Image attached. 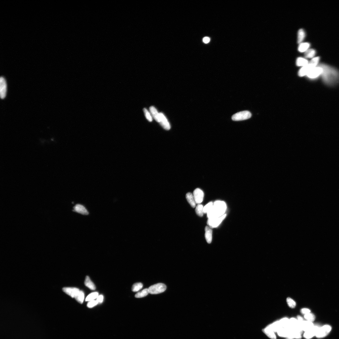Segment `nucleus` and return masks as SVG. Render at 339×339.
I'll list each match as a JSON object with an SVG mask.
<instances>
[{"label": "nucleus", "instance_id": "bb28decb", "mask_svg": "<svg viewBox=\"0 0 339 339\" xmlns=\"http://www.w3.org/2000/svg\"><path fill=\"white\" fill-rule=\"evenodd\" d=\"M316 53V51L314 49H310L308 50L305 52L304 56H305L306 58H312L315 56Z\"/></svg>", "mask_w": 339, "mask_h": 339}, {"label": "nucleus", "instance_id": "1a4fd4ad", "mask_svg": "<svg viewBox=\"0 0 339 339\" xmlns=\"http://www.w3.org/2000/svg\"><path fill=\"white\" fill-rule=\"evenodd\" d=\"M7 89L6 80L4 77H1L0 78V96L2 99H4L5 97Z\"/></svg>", "mask_w": 339, "mask_h": 339}, {"label": "nucleus", "instance_id": "ea45409f", "mask_svg": "<svg viewBox=\"0 0 339 339\" xmlns=\"http://www.w3.org/2000/svg\"><path fill=\"white\" fill-rule=\"evenodd\" d=\"M203 40L204 43H207L209 42L210 39L208 37H206L204 38Z\"/></svg>", "mask_w": 339, "mask_h": 339}, {"label": "nucleus", "instance_id": "39448f33", "mask_svg": "<svg viewBox=\"0 0 339 339\" xmlns=\"http://www.w3.org/2000/svg\"><path fill=\"white\" fill-rule=\"evenodd\" d=\"M226 216L227 215L225 214L219 218H209L207 222V225L211 228L217 227L225 219Z\"/></svg>", "mask_w": 339, "mask_h": 339}, {"label": "nucleus", "instance_id": "412c9836", "mask_svg": "<svg viewBox=\"0 0 339 339\" xmlns=\"http://www.w3.org/2000/svg\"><path fill=\"white\" fill-rule=\"evenodd\" d=\"M305 36V32L303 29H301L298 31L297 37L298 43L300 44L303 41Z\"/></svg>", "mask_w": 339, "mask_h": 339}, {"label": "nucleus", "instance_id": "9d476101", "mask_svg": "<svg viewBox=\"0 0 339 339\" xmlns=\"http://www.w3.org/2000/svg\"><path fill=\"white\" fill-rule=\"evenodd\" d=\"M322 72V69L319 66L315 67L312 68L307 75L309 78H311L318 77Z\"/></svg>", "mask_w": 339, "mask_h": 339}, {"label": "nucleus", "instance_id": "6ab92c4d", "mask_svg": "<svg viewBox=\"0 0 339 339\" xmlns=\"http://www.w3.org/2000/svg\"><path fill=\"white\" fill-rule=\"evenodd\" d=\"M186 198L188 203L193 208L196 206V203L195 200L193 195L191 193H188L186 195Z\"/></svg>", "mask_w": 339, "mask_h": 339}, {"label": "nucleus", "instance_id": "4468645a", "mask_svg": "<svg viewBox=\"0 0 339 339\" xmlns=\"http://www.w3.org/2000/svg\"><path fill=\"white\" fill-rule=\"evenodd\" d=\"M74 211L83 215H88L89 214L87 210L83 205L80 204H77L74 207Z\"/></svg>", "mask_w": 339, "mask_h": 339}, {"label": "nucleus", "instance_id": "aec40b11", "mask_svg": "<svg viewBox=\"0 0 339 339\" xmlns=\"http://www.w3.org/2000/svg\"><path fill=\"white\" fill-rule=\"evenodd\" d=\"M84 284L91 290H94L96 289V288L95 284L91 281L88 276H87L86 277L85 280L84 281Z\"/></svg>", "mask_w": 339, "mask_h": 339}, {"label": "nucleus", "instance_id": "ddd939ff", "mask_svg": "<svg viewBox=\"0 0 339 339\" xmlns=\"http://www.w3.org/2000/svg\"><path fill=\"white\" fill-rule=\"evenodd\" d=\"M320 327L317 325H314L310 331L304 332V337L307 339H310L316 336Z\"/></svg>", "mask_w": 339, "mask_h": 339}, {"label": "nucleus", "instance_id": "5701e85b", "mask_svg": "<svg viewBox=\"0 0 339 339\" xmlns=\"http://www.w3.org/2000/svg\"><path fill=\"white\" fill-rule=\"evenodd\" d=\"M308 64V61L305 58L299 57L297 58L296 61V64L298 66L303 67Z\"/></svg>", "mask_w": 339, "mask_h": 339}, {"label": "nucleus", "instance_id": "72a5a7b5", "mask_svg": "<svg viewBox=\"0 0 339 339\" xmlns=\"http://www.w3.org/2000/svg\"><path fill=\"white\" fill-rule=\"evenodd\" d=\"M213 205V203L212 202H210L207 204L203 208V213H207L212 208Z\"/></svg>", "mask_w": 339, "mask_h": 339}, {"label": "nucleus", "instance_id": "c756f323", "mask_svg": "<svg viewBox=\"0 0 339 339\" xmlns=\"http://www.w3.org/2000/svg\"><path fill=\"white\" fill-rule=\"evenodd\" d=\"M282 328H287L289 324V319L287 318H284L279 321Z\"/></svg>", "mask_w": 339, "mask_h": 339}, {"label": "nucleus", "instance_id": "423d86ee", "mask_svg": "<svg viewBox=\"0 0 339 339\" xmlns=\"http://www.w3.org/2000/svg\"><path fill=\"white\" fill-rule=\"evenodd\" d=\"M332 329L331 326L329 325H325L320 327L316 335L317 338H322L327 336L330 332Z\"/></svg>", "mask_w": 339, "mask_h": 339}, {"label": "nucleus", "instance_id": "f257e3e1", "mask_svg": "<svg viewBox=\"0 0 339 339\" xmlns=\"http://www.w3.org/2000/svg\"><path fill=\"white\" fill-rule=\"evenodd\" d=\"M319 66L322 69V79L325 84L334 86L339 82V72L336 69L325 64H320Z\"/></svg>", "mask_w": 339, "mask_h": 339}, {"label": "nucleus", "instance_id": "4be33fe9", "mask_svg": "<svg viewBox=\"0 0 339 339\" xmlns=\"http://www.w3.org/2000/svg\"><path fill=\"white\" fill-rule=\"evenodd\" d=\"M310 46V44L307 43H300L298 47V50L300 52H306L308 50Z\"/></svg>", "mask_w": 339, "mask_h": 339}, {"label": "nucleus", "instance_id": "7ed1b4c3", "mask_svg": "<svg viewBox=\"0 0 339 339\" xmlns=\"http://www.w3.org/2000/svg\"><path fill=\"white\" fill-rule=\"evenodd\" d=\"M252 116L251 113L247 111L240 112L236 113L232 116V120L234 121H240L247 120Z\"/></svg>", "mask_w": 339, "mask_h": 339}, {"label": "nucleus", "instance_id": "7c9ffc66", "mask_svg": "<svg viewBox=\"0 0 339 339\" xmlns=\"http://www.w3.org/2000/svg\"><path fill=\"white\" fill-rule=\"evenodd\" d=\"M143 287V285L141 282H137L133 285L132 288V290L133 292H136L139 291Z\"/></svg>", "mask_w": 339, "mask_h": 339}, {"label": "nucleus", "instance_id": "a878e982", "mask_svg": "<svg viewBox=\"0 0 339 339\" xmlns=\"http://www.w3.org/2000/svg\"><path fill=\"white\" fill-rule=\"evenodd\" d=\"M269 326L275 332H277L282 328L279 321H276Z\"/></svg>", "mask_w": 339, "mask_h": 339}, {"label": "nucleus", "instance_id": "c9c22d12", "mask_svg": "<svg viewBox=\"0 0 339 339\" xmlns=\"http://www.w3.org/2000/svg\"><path fill=\"white\" fill-rule=\"evenodd\" d=\"M143 111L144 114H145L146 117L148 120L150 122H152L153 120L149 112L145 108H144L143 109Z\"/></svg>", "mask_w": 339, "mask_h": 339}, {"label": "nucleus", "instance_id": "a211bd4d", "mask_svg": "<svg viewBox=\"0 0 339 339\" xmlns=\"http://www.w3.org/2000/svg\"><path fill=\"white\" fill-rule=\"evenodd\" d=\"M151 114L156 121L159 122H160V115L156 108L153 106H151L150 108Z\"/></svg>", "mask_w": 339, "mask_h": 339}, {"label": "nucleus", "instance_id": "393cba45", "mask_svg": "<svg viewBox=\"0 0 339 339\" xmlns=\"http://www.w3.org/2000/svg\"><path fill=\"white\" fill-rule=\"evenodd\" d=\"M149 293L148 288L144 289L138 292L136 295L135 297L136 298H143L147 296Z\"/></svg>", "mask_w": 339, "mask_h": 339}, {"label": "nucleus", "instance_id": "2f4dec72", "mask_svg": "<svg viewBox=\"0 0 339 339\" xmlns=\"http://www.w3.org/2000/svg\"><path fill=\"white\" fill-rule=\"evenodd\" d=\"M98 293L97 292H93L89 294L86 298V301H89L94 300V299L98 297Z\"/></svg>", "mask_w": 339, "mask_h": 339}, {"label": "nucleus", "instance_id": "473e14b6", "mask_svg": "<svg viewBox=\"0 0 339 339\" xmlns=\"http://www.w3.org/2000/svg\"><path fill=\"white\" fill-rule=\"evenodd\" d=\"M304 318L306 319V321L312 322L314 321L315 319V315L310 313L304 315Z\"/></svg>", "mask_w": 339, "mask_h": 339}, {"label": "nucleus", "instance_id": "cd10ccee", "mask_svg": "<svg viewBox=\"0 0 339 339\" xmlns=\"http://www.w3.org/2000/svg\"><path fill=\"white\" fill-rule=\"evenodd\" d=\"M74 298L78 302L81 304H82L84 299V292L82 291H80Z\"/></svg>", "mask_w": 339, "mask_h": 339}, {"label": "nucleus", "instance_id": "f8f14e48", "mask_svg": "<svg viewBox=\"0 0 339 339\" xmlns=\"http://www.w3.org/2000/svg\"><path fill=\"white\" fill-rule=\"evenodd\" d=\"M62 290L65 293L72 298H75L80 291L79 289L73 287L64 288H63Z\"/></svg>", "mask_w": 339, "mask_h": 339}, {"label": "nucleus", "instance_id": "dca6fc26", "mask_svg": "<svg viewBox=\"0 0 339 339\" xmlns=\"http://www.w3.org/2000/svg\"><path fill=\"white\" fill-rule=\"evenodd\" d=\"M314 326V325L312 322L304 321L301 325V327L303 331L306 332L311 330Z\"/></svg>", "mask_w": 339, "mask_h": 339}, {"label": "nucleus", "instance_id": "f03ea898", "mask_svg": "<svg viewBox=\"0 0 339 339\" xmlns=\"http://www.w3.org/2000/svg\"><path fill=\"white\" fill-rule=\"evenodd\" d=\"M226 203L221 201H216L213 203L212 208L207 213L208 218H219L223 215L227 209Z\"/></svg>", "mask_w": 339, "mask_h": 339}, {"label": "nucleus", "instance_id": "b1692460", "mask_svg": "<svg viewBox=\"0 0 339 339\" xmlns=\"http://www.w3.org/2000/svg\"><path fill=\"white\" fill-rule=\"evenodd\" d=\"M277 332L279 336L287 337L289 334V330L287 328L282 327Z\"/></svg>", "mask_w": 339, "mask_h": 339}, {"label": "nucleus", "instance_id": "20e7f679", "mask_svg": "<svg viewBox=\"0 0 339 339\" xmlns=\"http://www.w3.org/2000/svg\"><path fill=\"white\" fill-rule=\"evenodd\" d=\"M166 286L163 283H158L151 286L148 288L149 293L151 294H158L163 292L166 290Z\"/></svg>", "mask_w": 339, "mask_h": 339}, {"label": "nucleus", "instance_id": "e433bc0d", "mask_svg": "<svg viewBox=\"0 0 339 339\" xmlns=\"http://www.w3.org/2000/svg\"><path fill=\"white\" fill-rule=\"evenodd\" d=\"M98 303L97 300H93L89 301L87 303V306L89 308H92L94 306H96Z\"/></svg>", "mask_w": 339, "mask_h": 339}, {"label": "nucleus", "instance_id": "4c0bfd02", "mask_svg": "<svg viewBox=\"0 0 339 339\" xmlns=\"http://www.w3.org/2000/svg\"><path fill=\"white\" fill-rule=\"evenodd\" d=\"M301 312L303 314H304V315L306 314H307L310 313V310L307 308H303L301 310Z\"/></svg>", "mask_w": 339, "mask_h": 339}, {"label": "nucleus", "instance_id": "c85d7f7f", "mask_svg": "<svg viewBox=\"0 0 339 339\" xmlns=\"http://www.w3.org/2000/svg\"><path fill=\"white\" fill-rule=\"evenodd\" d=\"M203 205L200 204H198L196 207L195 212L196 214L198 216L201 217L203 215Z\"/></svg>", "mask_w": 339, "mask_h": 339}, {"label": "nucleus", "instance_id": "6e6552de", "mask_svg": "<svg viewBox=\"0 0 339 339\" xmlns=\"http://www.w3.org/2000/svg\"><path fill=\"white\" fill-rule=\"evenodd\" d=\"M193 196L196 203L199 204L203 201L204 197L203 191L199 188H197L194 190Z\"/></svg>", "mask_w": 339, "mask_h": 339}, {"label": "nucleus", "instance_id": "f704fd0d", "mask_svg": "<svg viewBox=\"0 0 339 339\" xmlns=\"http://www.w3.org/2000/svg\"><path fill=\"white\" fill-rule=\"evenodd\" d=\"M287 302L289 306L291 308H294L296 306V302L290 298L288 297L287 298Z\"/></svg>", "mask_w": 339, "mask_h": 339}, {"label": "nucleus", "instance_id": "2eb2a0df", "mask_svg": "<svg viewBox=\"0 0 339 339\" xmlns=\"http://www.w3.org/2000/svg\"><path fill=\"white\" fill-rule=\"evenodd\" d=\"M205 236L207 243L210 244L212 241V230L209 226H207L205 227Z\"/></svg>", "mask_w": 339, "mask_h": 339}, {"label": "nucleus", "instance_id": "f3484780", "mask_svg": "<svg viewBox=\"0 0 339 339\" xmlns=\"http://www.w3.org/2000/svg\"><path fill=\"white\" fill-rule=\"evenodd\" d=\"M263 332L269 338L272 339H276V337L275 332L269 326L263 329Z\"/></svg>", "mask_w": 339, "mask_h": 339}, {"label": "nucleus", "instance_id": "58836bf2", "mask_svg": "<svg viewBox=\"0 0 339 339\" xmlns=\"http://www.w3.org/2000/svg\"><path fill=\"white\" fill-rule=\"evenodd\" d=\"M103 299V296L102 295H100L97 298V301L98 303H101L102 302Z\"/></svg>", "mask_w": 339, "mask_h": 339}, {"label": "nucleus", "instance_id": "0eeeda50", "mask_svg": "<svg viewBox=\"0 0 339 339\" xmlns=\"http://www.w3.org/2000/svg\"><path fill=\"white\" fill-rule=\"evenodd\" d=\"M316 67V65L310 62L308 64L304 66L300 69L298 72V75L300 77L305 76L308 74L311 70Z\"/></svg>", "mask_w": 339, "mask_h": 339}, {"label": "nucleus", "instance_id": "9b49d317", "mask_svg": "<svg viewBox=\"0 0 339 339\" xmlns=\"http://www.w3.org/2000/svg\"><path fill=\"white\" fill-rule=\"evenodd\" d=\"M160 122L159 123L160 124L165 130H170L171 128L170 124L164 114L162 113H160Z\"/></svg>", "mask_w": 339, "mask_h": 339}]
</instances>
